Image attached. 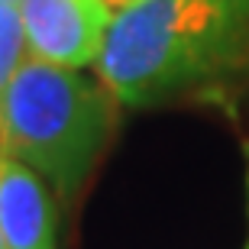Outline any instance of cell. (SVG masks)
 Segmentation results:
<instances>
[{"instance_id":"1","label":"cell","mask_w":249,"mask_h":249,"mask_svg":"<svg viewBox=\"0 0 249 249\" xmlns=\"http://www.w3.org/2000/svg\"><path fill=\"white\" fill-rule=\"evenodd\" d=\"M97 78L126 107L249 104V0H136L113 17Z\"/></svg>"},{"instance_id":"2","label":"cell","mask_w":249,"mask_h":249,"mask_svg":"<svg viewBox=\"0 0 249 249\" xmlns=\"http://www.w3.org/2000/svg\"><path fill=\"white\" fill-rule=\"evenodd\" d=\"M117 120V97L74 68L26 58L0 91L10 156L71 197L91 175Z\"/></svg>"},{"instance_id":"3","label":"cell","mask_w":249,"mask_h":249,"mask_svg":"<svg viewBox=\"0 0 249 249\" xmlns=\"http://www.w3.org/2000/svg\"><path fill=\"white\" fill-rule=\"evenodd\" d=\"M113 10L107 0H19L33 58L58 68H81L97 62L110 29Z\"/></svg>"},{"instance_id":"4","label":"cell","mask_w":249,"mask_h":249,"mask_svg":"<svg viewBox=\"0 0 249 249\" xmlns=\"http://www.w3.org/2000/svg\"><path fill=\"white\" fill-rule=\"evenodd\" d=\"M0 233L10 249H55V204L13 156H0Z\"/></svg>"},{"instance_id":"5","label":"cell","mask_w":249,"mask_h":249,"mask_svg":"<svg viewBox=\"0 0 249 249\" xmlns=\"http://www.w3.org/2000/svg\"><path fill=\"white\" fill-rule=\"evenodd\" d=\"M26 29L19 17V3H0V91L26 62Z\"/></svg>"},{"instance_id":"6","label":"cell","mask_w":249,"mask_h":249,"mask_svg":"<svg viewBox=\"0 0 249 249\" xmlns=\"http://www.w3.org/2000/svg\"><path fill=\"white\" fill-rule=\"evenodd\" d=\"M129 3H136V0H107V7H110V10H117V13H120V10H126Z\"/></svg>"},{"instance_id":"7","label":"cell","mask_w":249,"mask_h":249,"mask_svg":"<svg viewBox=\"0 0 249 249\" xmlns=\"http://www.w3.org/2000/svg\"><path fill=\"white\" fill-rule=\"evenodd\" d=\"M0 249H10V246H7V240H3V233H0Z\"/></svg>"},{"instance_id":"8","label":"cell","mask_w":249,"mask_h":249,"mask_svg":"<svg viewBox=\"0 0 249 249\" xmlns=\"http://www.w3.org/2000/svg\"><path fill=\"white\" fill-rule=\"evenodd\" d=\"M0 3H19V0H0Z\"/></svg>"}]
</instances>
